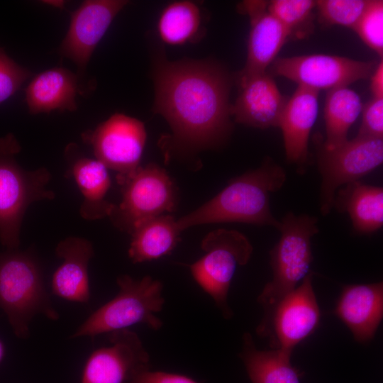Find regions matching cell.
<instances>
[{
	"mask_svg": "<svg viewBox=\"0 0 383 383\" xmlns=\"http://www.w3.org/2000/svg\"><path fill=\"white\" fill-rule=\"evenodd\" d=\"M154 111L172 135L167 153L196 152L222 145L232 130L231 77L213 61L168 60L162 52L154 59Z\"/></svg>",
	"mask_w": 383,
	"mask_h": 383,
	"instance_id": "6da1fadb",
	"label": "cell"
},
{
	"mask_svg": "<svg viewBox=\"0 0 383 383\" xmlns=\"http://www.w3.org/2000/svg\"><path fill=\"white\" fill-rule=\"evenodd\" d=\"M286 179L284 169L265 157L259 167L232 179L211 200L177 220L178 228L182 231L196 225L240 222L279 230L280 221L271 211L270 196L283 187Z\"/></svg>",
	"mask_w": 383,
	"mask_h": 383,
	"instance_id": "7a4b0ae2",
	"label": "cell"
},
{
	"mask_svg": "<svg viewBox=\"0 0 383 383\" xmlns=\"http://www.w3.org/2000/svg\"><path fill=\"white\" fill-rule=\"evenodd\" d=\"M316 217L289 212L280 221L281 237L270 250L272 279L264 287L257 301L264 311L256 328L264 337L277 304L309 273L313 260L311 238L318 233Z\"/></svg>",
	"mask_w": 383,
	"mask_h": 383,
	"instance_id": "3957f363",
	"label": "cell"
},
{
	"mask_svg": "<svg viewBox=\"0 0 383 383\" xmlns=\"http://www.w3.org/2000/svg\"><path fill=\"white\" fill-rule=\"evenodd\" d=\"M20 151L13 134L0 138V242L6 250L18 248L21 227L29 206L55 196L46 187L51 179L50 171L46 167L26 170L16 159Z\"/></svg>",
	"mask_w": 383,
	"mask_h": 383,
	"instance_id": "277c9868",
	"label": "cell"
},
{
	"mask_svg": "<svg viewBox=\"0 0 383 383\" xmlns=\"http://www.w3.org/2000/svg\"><path fill=\"white\" fill-rule=\"evenodd\" d=\"M0 309L16 336L27 339L29 324L38 313L51 320L59 315L46 292L38 262L18 249L0 252Z\"/></svg>",
	"mask_w": 383,
	"mask_h": 383,
	"instance_id": "5b68a950",
	"label": "cell"
},
{
	"mask_svg": "<svg viewBox=\"0 0 383 383\" xmlns=\"http://www.w3.org/2000/svg\"><path fill=\"white\" fill-rule=\"evenodd\" d=\"M117 295L90 315L72 338L94 337L138 323L155 331L161 328L162 321L156 313L162 309L165 303L162 282L150 276L135 279L124 274L117 278Z\"/></svg>",
	"mask_w": 383,
	"mask_h": 383,
	"instance_id": "8992f818",
	"label": "cell"
},
{
	"mask_svg": "<svg viewBox=\"0 0 383 383\" xmlns=\"http://www.w3.org/2000/svg\"><path fill=\"white\" fill-rule=\"evenodd\" d=\"M201 248L204 255L189 266L192 277L223 316L231 318L233 313L228 304L229 288L237 268L250 260L253 248L240 232L220 228L204 237Z\"/></svg>",
	"mask_w": 383,
	"mask_h": 383,
	"instance_id": "52a82bcc",
	"label": "cell"
},
{
	"mask_svg": "<svg viewBox=\"0 0 383 383\" xmlns=\"http://www.w3.org/2000/svg\"><path fill=\"white\" fill-rule=\"evenodd\" d=\"M117 182L122 199L119 204H115L109 218L121 231L131 235L141 223L176 207L175 185L166 170L155 163L138 167Z\"/></svg>",
	"mask_w": 383,
	"mask_h": 383,
	"instance_id": "ba28073f",
	"label": "cell"
},
{
	"mask_svg": "<svg viewBox=\"0 0 383 383\" xmlns=\"http://www.w3.org/2000/svg\"><path fill=\"white\" fill-rule=\"evenodd\" d=\"M317 167L321 177L320 211L330 213L339 187L359 181L383 162V139L355 137L333 150L317 143Z\"/></svg>",
	"mask_w": 383,
	"mask_h": 383,
	"instance_id": "9c48e42d",
	"label": "cell"
},
{
	"mask_svg": "<svg viewBox=\"0 0 383 383\" xmlns=\"http://www.w3.org/2000/svg\"><path fill=\"white\" fill-rule=\"evenodd\" d=\"M376 63L345 57L311 54L277 57L270 65V74L279 76L319 91L348 87L371 76Z\"/></svg>",
	"mask_w": 383,
	"mask_h": 383,
	"instance_id": "30bf717a",
	"label": "cell"
},
{
	"mask_svg": "<svg viewBox=\"0 0 383 383\" xmlns=\"http://www.w3.org/2000/svg\"><path fill=\"white\" fill-rule=\"evenodd\" d=\"M82 138L92 148L95 159L117 172L118 180L140 166L147 133L142 121L116 113L95 129L83 133Z\"/></svg>",
	"mask_w": 383,
	"mask_h": 383,
	"instance_id": "8fae6325",
	"label": "cell"
},
{
	"mask_svg": "<svg viewBox=\"0 0 383 383\" xmlns=\"http://www.w3.org/2000/svg\"><path fill=\"white\" fill-rule=\"evenodd\" d=\"M313 273L309 272L301 285L276 306L264 338L270 346L292 353L294 348L318 328L321 311L313 291Z\"/></svg>",
	"mask_w": 383,
	"mask_h": 383,
	"instance_id": "7c38bea8",
	"label": "cell"
},
{
	"mask_svg": "<svg viewBox=\"0 0 383 383\" xmlns=\"http://www.w3.org/2000/svg\"><path fill=\"white\" fill-rule=\"evenodd\" d=\"M111 345L88 357L80 383H128L137 373L150 369V356L136 333L128 328L110 332Z\"/></svg>",
	"mask_w": 383,
	"mask_h": 383,
	"instance_id": "4fadbf2b",
	"label": "cell"
},
{
	"mask_svg": "<svg viewBox=\"0 0 383 383\" xmlns=\"http://www.w3.org/2000/svg\"><path fill=\"white\" fill-rule=\"evenodd\" d=\"M127 4L124 0L84 1L72 13L60 53L84 70L113 20Z\"/></svg>",
	"mask_w": 383,
	"mask_h": 383,
	"instance_id": "5bb4252c",
	"label": "cell"
},
{
	"mask_svg": "<svg viewBox=\"0 0 383 383\" xmlns=\"http://www.w3.org/2000/svg\"><path fill=\"white\" fill-rule=\"evenodd\" d=\"M239 10L250 18L247 58L237 81L267 72L283 45L290 40L284 26L267 11V1H244Z\"/></svg>",
	"mask_w": 383,
	"mask_h": 383,
	"instance_id": "9a60e30c",
	"label": "cell"
},
{
	"mask_svg": "<svg viewBox=\"0 0 383 383\" xmlns=\"http://www.w3.org/2000/svg\"><path fill=\"white\" fill-rule=\"evenodd\" d=\"M237 82L240 92L231 106L235 122L260 129L279 127L289 98L281 93L272 76L266 72Z\"/></svg>",
	"mask_w": 383,
	"mask_h": 383,
	"instance_id": "2e32d148",
	"label": "cell"
},
{
	"mask_svg": "<svg viewBox=\"0 0 383 383\" xmlns=\"http://www.w3.org/2000/svg\"><path fill=\"white\" fill-rule=\"evenodd\" d=\"M318 112V91L298 86L282 113L281 128L286 159L303 174L308 162L309 139Z\"/></svg>",
	"mask_w": 383,
	"mask_h": 383,
	"instance_id": "e0dca14e",
	"label": "cell"
},
{
	"mask_svg": "<svg viewBox=\"0 0 383 383\" xmlns=\"http://www.w3.org/2000/svg\"><path fill=\"white\" fill-rule=\"evenodd\" d=\"M361 343L371 340L383 316L382 282L345 285L333 311Z\"/></svg>",
	"mask_w": 383,
	"mask_h": 383,
	"instance_id": "ac0fdd59",
	"label": "cell"
},
{
	"mask_svg": "<svg viewBox=\"0 0 383 383\" xmlns=\"http://www.w3.org/2000/svg\"><path fill=\"white\" fill-rule=\"evenodd\" d=\"M67 174L72 177L83 196L79 213L84 219L109 217L115 204L106 199L111 187L108 169L96 159L87 157L74 143L65 149Z\"/></svg>",
	"mask_w": 383,
	"mask_h": 383,
	"instance_id": "d6986e66",
	"label": "cell"
},
{
	"mask_svg": "<svg viewBox=\"0 0 383 383\" xmlns=\"http://www.w3.org/2000/svg\"><path fill=\"white\" fill-rule=\"evenodd\" d=\"M55 253L62 262L53 274L52 292L67 301H89L88 266L94 255L92 244L85 238L70 236L57 244Z\"/></svg>",
	"mask_w": 383,
	"mask_h": 383,
	"instance_id": "ffe728a7",
	"label": "cell"
},
{
	"mask_svg": "<svg viewBox=\"0 0 383 383\" xmlns=\"http://www.w3.org/2000/svg\"><path fill=\"white\" fill-rule=\"evenodd\" d=\"M77 76L64 67H54L35 76L26 89V101L32 114L77 109Z\"/></svg>",
	"mask_w": 383,
	"mask_h": 383,
	"instance_id": "44dd1931",
	"label": "cell"
},
{
	"mask_svg": "<svg viewBox=\"0 0 383 383\" xmlns=\"http://www.w3.org/2000/svg\"><path fill=\"white\" fill-rule=\"evenodd\" d=\"M333 208L350 216L353 229L369 234L383 226V188L355 181L335 194Z\"/></svg>",
	"mask_w": 383,
	"mask_h": 383,
	"instance_id": "7402d4cb",
	"label": "cell"
},
{
	"mask_svg": "<svg viewBox=\"0 0 383 383\" xmlns=\"http://www.w3.org/2000/svg\"><path fill=\"white\" fill-rule=\"evenodd\" d=\"M291 355L278 348L258 350L250 333L243 335L239 356L252 383H301L302 374L292 365Z\"/></svg>",
	"mask_w": 383,
	"mask_h": 383,
	"instance_id": "603a6c76",
	"label": "cell"
},
{
	"mask_svg": "<svg viewBox=\"0 0 383 383\" xmlns=\"http://www.w3.org/2000/svg\"><path fill=\"white\" fill-rule=\"evenodd\" d=\"M177 220L162 214L139 224L132 232L128 256L133 263L158 259L170 254L180 240Z\"/></svg>",
	"mask_w": 383,
	"mask_h": 383,
	"instance_id": "cb8c5ba5",
	"label": "cell"
},
{
	"mask_svg": "<svg viewBox=\"0 0 383 383\" xmlns=\"http://www.w3.org/2000/svg\"><path fill=\"white\" fill-rule=\"evenodd\" d=\"M362 107L359 94L348 87L327 91L324 106L326 138L322 143L326 149L333 150L348 140V131Z\"/></svg>",
	"mask_w": 383,
	"mask_h": 383,
	"instance_id": "d4e9b609",
	"label": "cell"
},
{
	"mask_svg": "<svg viewBox=\"0 0 383 383\" xmlns=\"http://www.w3.org/2000/svg\"><path fill=\"white\" fill-rule=\"evenodd\" d=\"M201 26L198 6L192 1H179L168 4L161 13L157 30L161 40L172 45H180L196 38Z\"/></svg>",
	"mask_w": 383,
	"mask_h": 383,
	"instance_id": "484cf974",
	"label": "cell"
},
{
	"mask_svg": "<svg viewBox=\"0 0 383 383\" xmlns=\"http://www.w3.org/2000/svg\"><path fill=\"white\" fill-rule=\"evenodd\" d=\"M316 1L272 0L267 1V11L287 29L290 39L309 36L313 28Z\"/></svg>",
	"mask_w": 383,
	"mask_h": 383,
	"instance_id": "4316f807",
	"label": "cell"
},
{
	"mask_svg": "<svg viewBox=\"0 0 383 383\" xmlns=\"http://www.w3.org/2000/svg\"><path fill=\"white\" fill-rule=\"evenodd\" d=\"M369 0L316 1L319 22L324 26L354 27Z\"/></svg>",
	"mask_w": 383,
	"mask_h": 383,
	"instance_id": "83f0119b",
	"label": "cell"
},
{
	"mask_svg": "<svg viewBox=\"0 0 383 383\" xmlns=\"http://www.w3.org/2000/svg\"><path fill=\"white\" fill-rule=\"evenodd\" d=\"M353 30L379 57L383 54V1L369 0Z\"/></svg>",
	"mask_w": 383,
	"mask_h": 383,
	"instance_id": "f1b7e54d",
	"label": "cell"
},
{
	"mask_svg": "<svg viewBox=\"0 0 383 383\" xmlns=\"http://www.w3.org/2000/svg\"><path fill=\"white\" fill-rule=\"evenodd\" d=\"M31 72L18 65L0 48V104L13 96Z\"/></svg>",
	"mask_w": 383,
	"mask_h": 383,
	"instance_id": "f546056e",
	"label": "cell"
},
{
	"mask_svg": "<svg viewBox=\"0 0 383 383\" xmlns=\"http://www.w3.org/2000/svg\"><path fill=\"white\" fill-rule=\"evenodd\" d=\"M362 118L356 137L382 139L383 98L372 97L362 109Z\"/></svg>",
	"mask_w": 383,
	"mask_h": 383,
	"instance_id": "4dcf8cb0",
	"label": "cell"
},
{
	"mask_svg": "<svg viewBox=\"0 0 383 383\" xmlns=\"http://www.w3.org/2000/svg\"><path fill=\"white\" fill-rule=\"evenodd\" d=\"M128 383H198L185 375L145 370L137 373Z\"/></svg>",
	"mask_w": 383,
	"mask_h": 383,
	"instance_id": "1f68e13d",
	"label": "cell"
},
{
	"mask_svg": "<svg viewBox=\"0 0 383 383\" xmlns=\"http://www.w3.org/2000/svg\"><path fill=\"white\" fill-rule=\"evenodd\" d=\"M370 91L372 97L383 98V62L376 65L370 76Z\"/></svg>",
	"mask_w": 383,
	"mask_h": 383,
	"instance_id": "d6a6232c",
	"label": "cell"
},
{
	"mask_svg": "<svg viewBox=\"0 0 383 383\" xmlns=\"http://www.w3.org/2000/svg\"><path fill=\"white\" fill-rule=\"evenodd\" d=\"M43 3L46 4L48 5H50L52 6H54V7H56V8H60V9H63L64 5L65 4V2L64 1H60V0L43 1Z\"/></svg>",
	"mask_w": 383,
	"mask_h": 383,
	"instance_id": "836d02e7",
	"label": "cell"
},
{
	"mask_svg": "<svg viewBox=\"0 0 383 383\" xmlns=\"http://www.w3.org/2000/svg\"><path fill=\"white\" fill-rule=\"evenodd\" d=\"M4 354H5L4 346V344H3V343L1 342V340L0 339V363L2 361V360L4 359Z\"/></svg>",
	"mask_w": 383,
	"mask_h": 383,
	"instance_id": "e575fe53",
	"label": "cell"
}]
</instances>
